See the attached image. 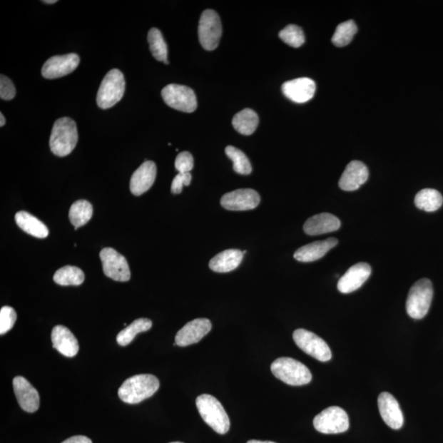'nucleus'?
Returning <instances> with one entry per match:
<instances>
[{
  "label": "nucleus",
  "mask_w": 443,
  "mask_h": 443,
  "mask_svg": "<svg viewBox=\"0 0 443 443\" xmlns=\"http://www.w3.org/2000/svg\"><path fill=\"white\" fill-rule=\"evenodd\" d=\"M160 385V381L154 375H135L120 387L118 397L126 403L138 404L154 395Z\"/></svg>",
  "instance_id": "1"
},
{
  "label": "nucleus",
  "mask_w": 443,
  "mask_h": 443,
  "mask_svg": "<svg viewBox=\"0 0 443 443\" xmlns=\"http://www.w3.org/2000/svg\"><path fill=\"white\" fill-rule=\"evenodd\" d=\"M78 141V128L72 118H62L54 123L49 138V147L54 155L68 156L75 149Z\"/></svg>",
  "instance_id": "2"
},
{
  "label": "nucleus",
  "mask_w": 443,
  "mask_h": 443,
  "mask_svg": "<svg viewBox=\"0 0 443 443\" xmlns=\"http://www.w3.org/2000/svg\"><path fill=\"white\" fill-rule=\"evenodd\" d=\"M196 407L202 419L220 434H225L230 429V419L222 404L215 397L203 394L196 398Z\"/></svg>",
  "instance_id": "3"
},
{
  "label": "nucleus",
  "mask_w": 443,
  "mask_h": 443,
  "mask_svg": "<svg viewBox=\"0 0 443 443\" xmlns=\"http://www.w3.org/2000/svg\"><path fill=\"white\" fill-rule=\"evenodd\" d=\"M271 371L279 380L291 386H302L310 384L311 372L297 360L281 357L273 361Z\"/></svg>",
  "instance_id": "4"
},
{
  "label": "nucleus",
  "mask_w": 443,
  "mask_h": 443,
  "mask_svg": "<svg viewBox=\"0 0 443 443\" xmlns=\"http://www.w3.org/2000/svg\"><path fill=\"white\" fill-rule=\"evenodd\" d=\"M434 297L433 284L422 278L410 288L407 300V312L414 320H421L428 314Z\"/></svg>",
  "instance_id": "5"
},
{
  "label": "nucleus",
  "mask_w": 443,
  "mask_h": 443,
  "mask_svg": "<svg viewBox=\"0 0 443 443\" xmlns=\"http://www.w3.org/2000/svg\"><path fill=\"white\" fill-rule=\"evenodd\" d=\"M126 82L121 71L112 69L103 79L96 97L97 105L103 109L111 108L122 100Z\"/></svg>",
  "instance_id": "6"
},
{
  "label": "nucleus",
  "mask_w": 443,
  "mask_h": 443,
  "mask_svg": "<svg viewBox=\"0 0 443 443\" xmlns=\"http://www.w3.org/2000/svg\"><path fill=\"white\" fill-rule=\"evenodd\" d=\"M315 429L321 434H342L349 429V417L343 409L330 407L317 414L314 419Z\"/></svg>",
  "instance_id": "7"
},
{
  "label": "nucleus",
  "mask_w": 443,
  "mask_h": 443,
  "mask_svg": "<svg viewBox=\"0 0 443 443\" xmlns=\"http://www.w3.org/2000/svg\"><path fill=\"white\" fill-rule=\"evenodd\" d=\"M198 34L202 47L206 51H215L222 36L221 21L215 11L207 9L201 14Z\"/></svg>",
  "instance_id": "8"
},
{
  "label": "nucleus",
  "mask_w": 443,
  "mask_h": 443,
  "mask_svg": "<svg viewBox=\"0 0 443 443\" xmlns=\"http://www.w3.org/2000/svg\"><path fill=\"white\" fill-rule=\"evenodd\" d=\"M293 340L305 353L321 362H327L332 358L328 345L314 332L300 328L293 332Z\"/></svg>",
  "instance_id": "9"
},
{
  "label": "nucleus",
  "mask_w": 443,
  "mask_h": 443,
  "mask_svg": "<svg viewBox=\"0 0 443 443\" xmlns=\"http://www.w3.org/2000/svg\"><path fill=\"white\" fill-rule=\"evenodd\" d=\"M161 96L169 107L185 113H193L197 108L195 92L190 87L170 84L162 90Z\"/></svg>",
  "instance_id": "10"
},
{
  "label": "nucleus",
  "mask_w": 443,
  "mask_h": 443,
  "mask_svg": "<svg viewBox=\"0 0 443 443\" xmlns=\"http://www.w3.org/2000/svg\"><path fill=\"white\" fill-rule=\"evenodd\" d=\"M101 260L105 275L118 282L130 280L131 272L127 260L117 250L108 248L101 251Z\"/></svg>",
  "instance_id": "11"
},
{
  "label": "nucleus",
  "mask_w": 443,
  "mask_h": 443,
  "mask_svg": "<svg viewBox=\"0 0 443 443\" xmlns=\"http://www.w3.org/2000/svg\"><path fill=\"white\" fill-rule=\"evenodd\" d=\"M260 196L253 189H238L222 197L220 203L224 209L232 211H245L255 209Z\"/></svg>",
  "instance_id": "12"
},
{
  "label": "nucleus",
  "mask_w": 443,
  "mask_h": 443,
  "mask_svg": "<svg viewBox=\"0 0 443 443\" xmlns=\"http://www.w3.org/2000/svg\"><path fill=\"white\" fill-rule=\"evenodd\" d=\"M79 63L80 58L76 54L53 56L44 64L41 73L46 79L62 78L74 72Z\"/></svg>",
  "instance_id": "13"
},
{
  "label": "nucleus",
  "mask_w": 443,
  "mask_h": 443,
  "mask_svg": "<svg viewBox=\"0 0 443 443\" xmlns=\"http://www.w3.org/2000/svg\"><path fill=\"white\" fill-rule=\"evenodd\" d=\"M212 330V324L207 319H196L188 322L177 333L175 343L178 347H188L199 342Z\"/></svg>",
  "instance_id": "14"
},
{
  "label": "nucleus",
  "mask_w": 443,
  "mask_h": 443,
  "mask_svg": "<svg viewBox=\"0 0 443 443\" xmlns=\"http://www.w3.org/2000/svg\"><path fill=\"white\" fill-rule=\"evenodd\" d=\"M16 400L26 412L34 413L40 407V396L36 388L25 377L18 376L13 380Z\"/></svg>",
  "instance_id": "15"
},
{
  "label": "nucleus",
  "mask_w": 443,
  "mask_h": 443,
  "mask_svg": "<svg viewBox=\"0 0 443 443\" xmlns=\"http://www.w3.org/2000/svg\"><path fill=\"white\" fill-rule=\"evenodd\" d=\"M371 272V267L367 263H358V264L352 266L339 279L337 283L338 291L343 294L357 291L368 280Z\"/></svg>",
  "instance_id": "16"
},
{
  "label": "nucleus",
  "mask_w": 443,
  "mask_h": 443,
  "mask_svg": "<svg viewBox=\"0 0 443 443\" xmlns=\"http://www.w3.org/2000/svg\"><path fill=\"white\" fill-rule=\"evenodd\" d=\"M380 415L385 424L392 429H401L404 424L403 414L396 398L389 392H382L377 398Z\"/></svg>",
  "instance_id": "17"
},
{
  "label": "nucleus",
  "mask_w": 443,
  "mask_h": 443,
  "mask_svg": "<svg viewBox=\"0 0 443 443\" xmlns=\"http://www.w3.org/2000/svg\"><path fill=\"white\" fill-rule=\"evenodd\" d=\"M282 91L289 100L295 103L308 102L314 97L316 91L315 82L308 78H302L286 81Z\"/></svg>",
  "instance_id": "18"
},
{
  "label": "nucleus",
  "mask_w": 443,
  "mask_h": 443,
  "mask_svg": "<svg viewBox=\"0 0 443 443\" xmlns=\"http://www.w3.org/2000/svg\"><path fill=\"white\" fill-rule=\"evenodd\" d=\"M368 178V168L364 163L354 161L350 163L345 169L339 180V187L343 190L353 191L359 189L361 185L367 182Z\"/></svg>",
  "instance_id": "19"
},
{
  "label": "nucleus",
  "mask_w": 443,
  "mask_h": 443,
  "mask_svg": "<svg viewBox=\"0 0 443 443\" xmlns=\"http://www.w3.org/2000/svg\"><path fill=\"white\" fill-rule=\"evenodd\" d=\"M156 173L157 168L154 162L146 161L142 163L131 176V193L135 195H141L146 193L154 184Z\"/></svg>",
  "instance_id": "20"
},
{
  "label": "nucleus",
  "mask_w": 443,
  "mask_h": 443,
  "mask_svg": "<svg viewBox=\"0 0 443 443\" xmlns=\"http://www.w3.org/2000/svg\"><path fill=\"white\" fill-rule=\"evenodd\" d=\"M53 347L67 357H73L79 352V345L73 333L68 327L58 325L51 332Z\"/></svg>",
  "instance_id": "21"
},
{
  "label": "nucleus",
  "mask_w": 443,
  "mask_h": 443,
  "mask_svg": "<svg viewBox=\"0 0 443 443\" xmlns=\"http://www.w3.org/2000/svg\"><path fill=\"white\" fill-rule=\"evenodd\" d=\"M341 227V221L332 213H319L309 218L304 224V232L310 236L330 233L337 231Z\"/></svg>",
  "instance_id": "22"
},
{
  "label": "nucleus",
  "mask_w": 443,
  "mask_h": 443,
  "mask_svg": "<svg viewBox=\"0 0 443 443\" xmlns=\"http://www.w3.org/2000/svg\"><path fill=\"white\" fill-rule=\"evenodd\" d=\"M338 244V240L335 238L318 240L302 246L294 254V258L300 262L308 263L318 260L324 257L328 251Z\"/></svg>",
  "instance_id": "23"
},
{
  "label": "nucleus",
  "mask_w": 443,
  "mask_h": 443,
  "mask_svg": "<svg viewBox=\"0 0 443 443\" xmlns=\"http://www.w3.org/2000/svg\"><path fill=\"white\" fill-rule=\"evenodd\" d=\"M243 253L240 250L230 249L222 251L210 262V270L216 273H228L236 270L243 259Z\"/></svg>",
  "instance_id": "24"
},
{
  "label": "nucleus",
  "mask_w": 443,
  "mask_h": 443,
  "mask_svg": "<svg viewBox=\"0 0 443 443\" xmlns=\"http://www.w3.org/2000/svg\"><path fill=\"white\" fill-rule=\"evenodd\" d=\"M15 220L21 229L27 234L37 238H46L49 235V229L41 221L31 213L20 211L16 213Z\"/></svg>",
  "instance_id": "25"
},
{
  "label": "nucleus",
  "mask_w": 443,
  "mask_h": 443,
  "mask_svg": "<svg viewBox=\"0 0 443 443\" xmlns=\"http://www.w3.org/2000/svg\"><path fill=\"white\" fill-rule=\"evenodd\" d=\"M259 125V117L250 108H245L233 118V126L239 133L250 136L253 134Z\"/></svg>",
  "instance_id": "26"
},
{
  "label": "nucleus",
  "mask_w": 443,
  "mask_h": 443,
  "mask_svg": "<svg viewBox=\"0 0 443 443\" xmlns=\"http://www.w3.org/2000/svg\"><path fill=\"white\" fill-rule=\"evenodd\" d=\"M443 203V197L439 190L426 188L419 191L414 198V204L418 209L426 212H434Z\"/></svg>",
  "instance_id": "27"
},
{
  "label": "nucleus",
  "mask_w": 443,
  "mask_h": 443,
  "mask_svg": "<svg viewBox=\"0 0 443 443\" xmlns=\"http://www.w3.org/2000/svg\"><path fill=\"white\" fill-rule=\"evenodd\" d=\"M84 280V273L75 266H64L54 275V281L61 286H79Z\"/></svg>",
  "instance_id": "28"
},
{
  "label": "nucleus",
  "mask_w": 443,
  "mask_h": 443,
  "mask_svg": "<svg viewBox=\"0 0 443 443\" xmlns=\"http://www.w3.org/2000/svg\"><path fill=\"white\" fill-rule=\"evenodd\" d=\"M93 215V207L89 201L80 200L76 201L70 208L69 220L71 223L78 229L91 220Z\"/></svg>",
  "instance_id": "29"
},
{
  "label": "nucleus",
  "mask_w": 443,
  "mask_h": 443,
  "mask_svg": "<svg viewBox=\"0 0 443 443\" xmlns=\"http://www.w3.org/2000/svg\"><path fill=\"white\" fill-rule=\"evenodd\" d=\"M152 327V321L148 319L136 320L117 336V342L121 347L128 346L138 333L150 330Z\"/></svg>",
  "instance_id": "30"
},
{
  "label": "nucleus",
  "mask_w": 443,
  "mask_h": 443,
  "mask_svg": "<svg viewBox=\"0 0 443 443\" xmlns=\"http://www.w3.org/2000/svg\"><path fill=\"white\" fill-rule=\"evenodd\" d=\"M148 42H149L153 57L158 61L168 64V46L161 31L157 29H151L148 33Z\"/></svg>",
  "instance_id": "31"
},
{
  "label": "nucleus",
  "mask_w": 443,
  "mask_h": 443,
  "mask_svg": "<svg viewBox=\"0 0 443 443\" xmlns=\"http://www.w3.org/2000/svg\"><path fill=\"white\" fill-rule=\"evenodd\" d=\"M357 26L354 21H344L337 27L335 35L332 38L333 45L337 47H344L349 45L357 34Z\"/></svg>",
  "instance_id": "32"
},
{
  "label": "nucleus",
  "mask_w": 443,
  "mask_h": 443,
  "mask_svg": "<svg viewBox=\"0 0 443 443\" xmlns=\"http://www.w3.org/2000/svg\"><path fill=\"white\" fill-rule=\"evenodd\" d=\"M225 152L227 156L233 163L235 172L243 175H249L253 172V166H251L249 158L242 151L236 147L229 146L226 147Z\"/></svg>",
  "instance_id": "33"
},
{
  "label": "nucleus",
  "mask_w": 443,
  "mask_h": 443,
  "mask_svg": "<svg viewBox=\"0 0 443 443\" xmlns=\"http://www.w3.org/2000/svg\"><path fill=\"white\" fill-rule=\"evenodd\" d=\"M279 37L287 45L293 48H299L305 41V34L302 29L297 25H288L279 32Z\"/></svg>",
  "instance_id": "34"
},
{
  "label": "nucleus",
  "mask_w": 443,
  "mask_h": 443,
  "mask_svg": "<svg viewBox=\"0 0 443 443\" xmlns=\"http://www.w3.org/2000/svg\"><path fill=\"white\" fill-rule=\"evenodd\" d=\"M16 320V313L10 306H4L0 310V335H4L12 330Z\"/></svg>",
  "instance_id": "35"
},
{
  "label": "nucleus",
  "mask_w": 443,
  "mask_h": 443,
  "mask_svg": "<svg viewBox=\"0 0 443 443\" xmlns=\"http://www.w3.org/2000/svg\"><path fill=\"white\" fill-rule=\"evenodd\" d=\"M194 160L190 152L180 153L175 161V168L180 173H188L193 170Z\"/></svg>",
  "instance_id": "36"
},
{
  "label": "nucleus",
  "mask_w": 443,
  "mask_h": 443,
  "mask_svg": "<svg viewBox=\"0 0 443 443\" xmlns=\"http://www.w3.org/2000/svg\"><path fill=\"white\" fill-rule=\"evenodd\" d=\"M16 96V88L13 83L6 76H0V98L4 101H11Z\"/></svg>",
  "instance_id": "37"
},
{
  "label": "nucleus",
  "mask_w": 443,
  "mask_h": 443,
  "mask_svg": "<svg viewBox=\"0 0 443 443\" xmlns=\"http://www.w3.org/2000/svg\"><path fill=\"white\" fill-rule=\"evenodd\" d=\"M191 174L188 173H178L176 177L174 178L171 191L173 194H180L183 191L184 185H189L191 182Z\"/></svg>",
  "instance_id": "38"
},
{
  "label": "nucleus",
  "mask_w": 443,
  "mask_h": 443,
  "mask_svg": "<svg viewBox=\"0 0 443 443\" xmlns=\"http://www.w3.org/2000/svg\"><path fill=\"white\" fill-rule=\"evenodd\" d=\"M62 443H92V442L89 437L78 435L70 437V439L65 440Z\"/></svg>",
  "instance_id": "39"
},
{
  "label": "nucleus",
  "mask_w": 443,
  "mask_h": 443,
  "mask_svg": "<svg viewBox=\"0 0 443 443\" xmlns=\"http://www.w3.org/2000/svg\"><path fill=\"white\" fill-rule=\"evenodd\" d=\"M248 443H276L270 441L250 440Z\"/></svg>",
  "instance_id": "40"
},
{
  "label": "nucleus",
  "mask_w": 443,
  "mask_h": 443,
  "mask_svg": "<svg viewBox=\"0 0 443 443\" xmlns=\"http://www.w3.org/2000/svg\"><path fill=\"white\" fill-rule=\"evenodd\" d=\"M5 118L4 116V114L1 113H0V126H1V127H4V124H5Z\"/></svg>",
  "instance_id": "41"
},
{
  "label": "nucleus",
  "mask_w": 443,
  "mask_h": 443,
  "mask_svg": "<svg viewBox=\"0 0 443 443\" xmlns=\"http://www.w3.org/2000/svg\"><path fill=\"white\" fill-rule=\"evenodd\" d=\"M45 4H56L57 3V0H45V1H43Z\"/></svg>",
  "instance_id": "42"
},
{
  "label": "nucleus",
  "mask_w": 443,
  "mask_h": 443,
  "mask_svg": "<svg viewBox=\"0 0 443 443\" xmlns=\"http://www.w3.org/2000/svg\"><path fill=\"white\" fill-rule=\"evenodd\" d=\"M171 443H183V442H171Z\"/></svg>",
  "instance_id": "43"
},
{
  "label": "nucleus",
  "mask_w": 443,
  "mask_h": 443,
  "mask_svg": "<svg viewBox=\"0 0 443 443\" xmlns=\"http://www.w3.org/2000/svg\"><path fill=\"white\" fill-rule=\"evenodd\" d=\"M243 254H245L246 253V250H243Z\"/></svg>",
  "instance_id": "44"
}]
</instances>
